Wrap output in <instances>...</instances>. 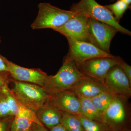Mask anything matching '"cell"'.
Segmentation results:
<instances>
[{
    "label": "cell",
    "instance_id": "cell-1",
    "mask_svg": "<svg viewBox=\"0 0 131 131\" xmlns=\"http://www.w3.org/2000/svg\"><path fill=\"white\" fill-rule=\"evenodd\" d=\"M86 76L80 71L77 64L69 53L57 74L48 75L43 88L50 96L70 90Z\"/></svg>",
    "mask_w": 131,
    "mask_h": 131
},
{
    "label": "cell",
    "instance_id": "cell-2",
    "mask_svg": "<svg viewBox=\"0 0 131 131\" xmlns=\"http://www.w3.org/2000/svg\"><path fill=\"white\" fill-rule=\"evenodd\" d=\"M12 81L14 82L13 88L10 89L12 93L20 103L29 110L36 113L49 101L50 95L41 86L12 79Z\"/></svg>",
    "mask_w": 131,
    "mask_h": 131
},
{
    "label": "cell",
    "instance_id": "cell-3",
    "mask_svg": "<svg viewBox=\"0 0 131 131\" xmlns=\"http://www.w3.org/2000/svg\"><path fill=\"white\" fill-rule=\"evenodd\" d=\"M70 10L77 14L112 26L123 34L129 36L131 35V31L120 25L107 8L99 4L95 0H80L79 2L74 3L71 6Z\"/></svg>",
    "mask_w": 131,
    "mask_h": 131
},
{
    "label": "cell",
    "instance_id": "cell-4",
    "mask_svg": "<svg viewBox=\"0 0 131 131\" xmlns=\"http://www.w3.org/2000/svg\"><path fill=\"white\" fill-rule=\"evenodd\" d=\"M38 12L31 25L33 30L55 28L60 27L76 14L71 10H64L47 3L39 4Z\"/></svg>",
    "mask_w": 131,
    "mask_h": 131
},
{
    "label": "cell",
    "instance_id": "cell-5",
    "mask_svg": "<svg viewBox=\"0 0 131 131\" xmlns=\"http://www.w3.org/2000/svg\"><path fill=\"white\" fill-rule=\"evenodd\" d=\"M129 101L115 96L104 113L103 122L110 130L130 131L131 107Z\"/></svg>",
    "mask_w": 131,
    "mask_h": 131
},
{
    "label": "cell",
    "instance_id": "cell-6",
    "mask_svg": "<svg viewBox=\"0 0 131 131\" xmlns=\"http://www.w3.org/2000/svg\"><path fill=\"white\" fill-rule=\"evenodd\" d=\"M118 32L112 26L88 18L87 33L89 42L107 53H110L111 41Z\"/></svg>",
    "mask_w": 131,
    "mask_h": 131
},
{
    "label": "cell",
    "instance_id": "cell-7",
    "mask_svg": "<svg viewBox=\"0 0 131 131\" xmlns=\"http://www.w3.org/2000/svg\"><path fill=\"white\" fill-rule=\"evenodd\" d=\"M121 58L115 56L113 57L96 58L77 65L83 74L104 84L107 73L113 67L118 65Z\"/></svg>",
    "mask_w": 131,
    "mask_h": 131
},
{
    "label": "cell",
    "instance_id": "cell-8",
    "mask_svg": "<svg viewBox=\"0 0 131 131\" xmlns=\"http://www.w3.org/2000/svg\"><path fill=\"white\" fill-rule=\"evenodd\" d=\"M104 84L114 96L127 100L130 98L131 82L119 66H115L109 71Z\"/></svg>",
    "mask_w": 131,
    "mask_h": 131
},
{
    "label": "cell",
    "instance_id": "cell-9",
    "mask_svg": "<svg viewBox=\"0 0 131 131\" xmlns=\"http://www.w3.org/2000/svg\"><path fill=\"white\" fill-rule=\"evenodd\" d=\"M69 50V53L77 64L98 57H113L114 56L102 50L89 42L78 41L67 38Z\"/></svg>",
    "mask_w": 131,
    "mask_h": 131
},
{
    "label": "cell",
    "instance_id": "cell-10",
    "mask_svg": "<svg viewBox=\"0 0 131 131\" xmlns=\"http://www.w3.org/2000/svg\"><path fill=\"white\" fill-rule=\"evenodd\" d=\"M0 56L7 66L12 80L33 83L43 87L47 74L42 70L24 68L9 61L1 54Z\"/></svg>",
    "mask_w": 131,
    "mask_h": 131
},
{
    "label": "cell",
    "instance_id": "cell-11",
    "mask_svg": "<svg viewBox=\"0 0 131 131\" xmlns=\"http://www.w3.org/2000/svg\"><path fill=\"white\" fill-rule=\"evenodd\" d=\"M88 19L86 16L76 14L63 25L53 30L60 33L67 39L89 42L87 33Z\"/></svg>",
    "mask_w": 131,
    "mask_h": 131
},
{
    "label": "cell",
    "instance_id": "cell-12",
    "mask_svg": "<svg viewBox=\"0 0 131 131\" xmlns=\"http://www.w3.org/2000/svg\"><path fill=\"white\" fill-rule=\"evenodd\" d=\"M49 102L61 112L81 114L80 99L70 90H66L50 96Z\"/></svg>",
    "mask_w": 131,
    "mask_h": 131
},
{
    "label": "cell",
    "instance_id": "cell-13",
    "mask_svg": "<svg viewBox=\"0 0 131 131\" xmlns=\"http://www.w3.org/2000/svg\"><path fill=\"white\" fill-rule=\"evenodd\" d=\"M70 90L73 91L78 98L90 99L102 92L108 91L105 84L87 76Z\"/></svg>",
    "mask_w": 131,
    "mask_h": 131
},
{
    "label": "cell",
    "instance_id": "cell-14",
    "mask_svg": "<svg viewBox=\"0 0 131 131\" xmlns=\"http://www.w3.org/2000/svg\"><path fill=\"white\" fill-rule=\"evenodd\" d=\"M35 113L40 122L50 129L61 123L62 112L51 105L49 101Z\"/></svg>",
    "mask_w": 131,
    "mask_h": 131
},
{
    "label": "cell",
    "instance_id": "cell-15",
    "mask_svg": "<svg viewBox=\"0 0 131 131\" xmlns=\"http://www.w3.org/2000/svg\"><path fill=\"white\" fill-rule=\"evenodd\" d=\"M2 90L6 95L9 107L14 117L23 116L27 117L36 124L43 125L38 119L35 113L27 109L17 100L9 89L8 85L3 87Z\"/></svg>",
    "mask_w": 131,
    "mask_h": 131
},
{
    "label": "cell",
    "instance_id": "cell-16",
    "mask_svg": "<svg viewBox=\"0 0 131 131\" xmlns=\"http://www.w3.org/2000/svg\"><path fill=\"white\" fill-rule=\"evenodd\" d=\"M81 103V114L89 119L103 122V116L98 112L90 98H78Z\"/></svg>",
    "mask_w": 131,
    "mask_h": 131
},
{
    "label": "cell",
    "instance_id": "cell-17",
    "mask_svg": "<svg viewBox=\"0 0 131 131\" xmlns=\"http://www.w3.org/2000/svg\"><path fill=\"white\" fill-rule=\"evenodd\" d=\"M115 96L108 91H105L95 96L91 100L100 113L103 115L112 101Z\"/></svg>",
    "mask_w": 131,
    "mask_h": 131
},
{
    "label": "cell",
    "instance_id": "cell-18",
    "mask_svg": "<svg viewBox=\"0 0 131 131\" xmlns=\"http://www.w3.org/2000/svg\"><path fill=\"white\" fill-rule=\"evenodd\" d=\"M61 123L68 131H84L81 121L75 115L62 112Z\"/></svg>",
    "mask_w": 131,
    "mask_h": 131
},
{
    "label": "cell",
    "instance_id": "cell-19",
    "mask_svg": "<svg viewBox=\"0 0 131 131\" xmlns=\"http://www.w3.org/2000/svg\"><path fill=\"white\" fill-rule=\"evenodd\" d=\"M76 116L81 121L84 131H109L110 130L105 123L91 120L81 115Z\"/></svg>",
    "mask_w": 131,
    "mask_h": 131
},
{
    "label": "cell",
    "instance_id": "cell-20",
    "mask_svg": "<svg viewBox=\"0 0 131 131\" xmlns=\"http://www.w3.org/2000/svg\"><path fill=\"white\" fill-rule=\"evenodd\" d=\"M105 6L111 12L115 18L119 22L129 7L121 0H117L114 3Z\"/></svg>",
    "mask_w": 131,
    "mask_h": 131
},
{
    "label": "cell",
    "instance_id": "cell-21",
    "mask_svg": "<svg viewBox=\"0 0 131 131\" xmlns=\"http://www.w3.org/2000/svg\"><path fill=\"white\" fill-rule=\"evenodd\" d=\"M10 116L13 115L8 102L6 95L2 89L0 91V119Z\"/></svg>",
    "mask_w": 131,
    "mask_h": 131
},
{
    "label": "cell",
    "instance_id": "cell-22",
    "mask_svg": "<svg viewBox=\"0 0 131 131\" xmlns=\"http://www.w3.org/2000/svg\"><path fill=\"white\" fill-rule=\"evenodd\" d=\"M14 116H10L0 119V131H10Z\"/></svg>",
    "mask_w": 131,
    "mask_h": 131
},
{
    "label": "cell",
    "instance_id": "cell-23",
    "mask_svg": "<svg viewBox=\"0 0 131 131\" xmlns=\"http://www.w3.org/2000/svg\"><path fill=\"white\" fill-rule=\"evenodd\" d=\"M11 78L8 71H3L0 72V91L3 88L8 85Z\"/></svg>",
    "mask_w": 131,
    "mask_h": 131
},
{
    "label": "cell",
    "instance_id": "cell-24",
    "mask_svg": "<svg viewBox=\"0 0 131 131\" xmlns=\"http://www.w3.org/2000/svg\"><path fill=\"white\" fill-rule=\"evenodd\" d=\"M118 66H119L124 71V73L128 78L129 81L131 82V66L126 62L125 61L121 58Z\"/></svg>",
    "mask_w": 131,
    "mask_h": 131
},
{
    "label": "cell",
    "instance_id": "cell-25",
    "mask_svg": "<svg viewBox=\"0 0 131 131\" xmlns=\"http://www.w3.org/2000/svg\"><path fill=\"white\" fill-rule=\"evenodd\" d=\"M31 129L33 131H47L44 126L36 124L33 125Z\"/></svg>",
    "mask_w": 131,
    "mask_h": 131
},
{
    "label": "cell",
    "instance_id": "cell-26",
    "mask_svg": "<svg viewBox=\"0 0 131 131\" xmlns=\"http://www.w3.org/2000/svg\"><path fill=\"white\" fill-rule=\"evenodd\" d=\"M50 131H68L61 123L58 124L51 129Z\"/></svg>",
    "mask_w": 131,
    "mask_h": 131
},
{
    "label": "cell",
    "instance_id": "cell-27",
    "mask_svg": "<svg viewBox=\"0 0 131 131\" xmlns=\"http://www.w3.org/2000/svg\"><path fill=\"white\" fill-rule=\"evenodd\" d=\"M1 42V39L0 37V43ZM3 71H8V69L4 61L0 56V72Z\"/></svg>",
    "mask_w": 131,
    "mask_h": 131
},
{
    "label": "cell",
    "instance_id": "cell-28",
    "mask_svg": "<svg viewBox=\"0 0 131 131\" xmlns=\"http://www.w3.org/2000/svg\"><path fill=\"white\" fill-rule=\"evenodd\" d=\"M122 1L125 3L126 4L128 5L129 6L130 5L131 3V0H121Z\"/></svg>",
    "mask_w": 131,
    "mask_h": 131
},
{
    "label": "cell",
    "instance_id": "cell-29",
    "mask_svg": "<svg viewBox=\"0 0 131 131\" xmlns=\"http://www.w3.org/2000/svg\"><path fill=\"white\" fill-rule=\"evenodd\" d=\"M28 131H33L32 130L31 128L30 129V130H29Z\"/></svg>",
    "mask_w": 131,
    "mask_h": 131
},
{
    "label": "cell",
    "instance_id": "cell-30",
    "mask_svg": "<svg viewBox=\"0 0 131 131\" xmlns=\"http://www.w3.org/2000/svg\"><path fill=\"white\" fill-rule=\"evenodd\" d=\"M115 0H110V1H112V2H113V1H114Z\"/></svg>",
    "mask_w": 131,
    "mask_h": 131
},
{
    "label": "cell",
    "instance_id": "cell-31",
    "mask_svg": "<svg viewBox=\"0 0 131 131\" xmlns=\"http://www.w3.org/2000/svg\"><path fill=\"white\" fill-rule=\"evenodd\" d=\"M109 131H114V130H110Z\"/></svg>",
    "mask_w": 131,
    "mask_h": 131
}]
</instances>
